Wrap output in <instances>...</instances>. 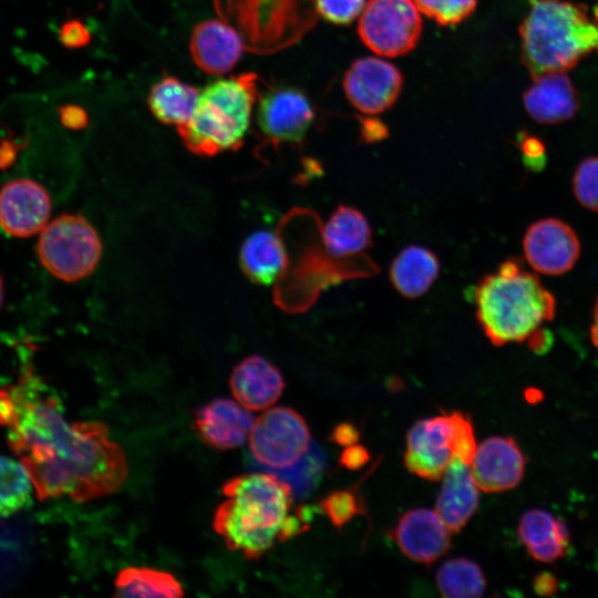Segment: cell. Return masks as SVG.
<instances>
[{"mask_svg": "<svg viewBox=\"0 0 598 598\" xmlns=\"http://www.w3.org/2000/svg\"><path fill=\"white\" fill-rule=\"evenodd\" d=\"M322 235L326 248L334 257L357 255L372 244L368 219L359 209L349 205H340L334 209Z\"/></svg>", "mask_w": 598, "mask_h": 598, "instance_id": "obj_25", "label": "cell"}, {"mask_svg": "<svg viewBox=\"0 0 598 598\" xmlns=\"http://www.w3.org/2000/svg\"><path fill=\"white\" fill-rule=\"evenodd\" d=\"M526 457L512 436L495 435L484 440L472 461V474L485 493H501L516 487L523 480Z\"/></svg>", "mask_w": 598, "mask_h": 598, "instance_id": "obj_16", "label": "cell"}, {"mask_svg": "<svg viewBox=\"0 0 598 598\" xmlns=\"http://www.w3.org/2000/svg\"><path fill=\"white\" fill-rule=\"evenodd\" d=\"M256 120L267 144H299L315 120L308 96L292 86H269L257 100Z\"/></svg>", "mask_w": 598, "mask_h": 598, "instance_id": "obj_10", "label": "cell"}, {"mask_svg": "<svg viewBox=\"0 0 598 598\" xmlns=\"http://www.w3.org/2000/svg\"><path fill=\"white\" fill-rule=\"evenodd\" d=\"M318 14L334 24H349L361 14L365 0H316Z\"/></svg>", "mask_w": 598, "mask_h": 598, "instance_id": "obj_35", "label": "cell"}, {"mask_svg": "<svg viewBox=\"0 0 598 598\" xmlns=\"http://www.w3.org/2000/svg\"><path fill=\"white\" fill-rule=\"evenodd\" d=\"M386 128L384 124L374 120L365 118L362 121V134L367 141H379L385 136Z\"/></svg>", "mask_w": 598, "mask_h": 598, "instance_id": "obj_43", "label": "cell"}, {"mask_svg": "<svg viewBox=\"0 0 598 598\" xmlns=\"http://www.w3.org/2000/svg\"><path fill=\"white\" fill-rule=\"evenodd\" d=\"M573 190L586 208L598 212V156L584 159L575 171Z\"/></svg>", "mask_w": 598, "mask_h": 598, "instance_id": "obj_33", "label": "cell"}, {"mask_svg": "<svg viewBox=\"0 0 598 598\" xmlns=\"http://www.w3.org/2000/svg\"><path fill=\"white\" fill-rule=\"evenodd\" d=\"M200 92L176 76L164 75L150 90L147 104L152 114L164 124H185L192 117Z\"/></svg>", "mask_w": 598, "mask_h": 598, "instance_id": "obj_26", "label": "cell"}, {"mask_svg": "<svg viewBox=\"0 0 598 598\" xmlns=\"http://www.w3.org/2000/svg\"><path fill=\"white\" fill-rule=\"evenodd\" d=\"M217 16L247 51L268 55L299 42L317 23L316 0H214Z\"/></svg>", "mask_w": 598, "mask_h": 598, "instance_id": "obj_6", "label": "cell"}, {"mask_svg": "<svg viewBox=\"0 0 598 598\" xmlns=\"http://www.w3.org/2000/svg\"><path fill=\"white\" fill-rule=\"evenodd\" d=\"M533 588L540 596H551L558 589V581L553 574L540 573L535 577Z\"/></svg>", "mask_w": 598, "mask_h": 598, "instance_id": "obj_41", "label": "cell"}, {"mask_svg": "<svg viewBox=\"0 0 598 598\" xmlns=\"http://www.w3.org/2000/svg\"><path fill=\"white\" fill-rule=\"evenodd\" d=\"M27 373L0 389V425L25 467L39 501L70 496L78 503L105 497L126 481L123 448L99 421L69 423L55 396Z\"/></svg>", "mask_w": 598, "mask_h": 598, "instance_id": "obj_1", "label": "cell"}, {"mask_svg": "<svg viewBox=\"0 0 598 598\" xmlns=\"http://www.w3.org/2000/svg\"><path fill=\"white\" fill-rule=\"evenodd\" d=\"M50 213L48 192L32 179H13L0 189V227L13 237L23 238L41 231Z\"/></svg>", "mask_w": 598, "mask_h": 598, "instance_id": "obj_14", "label": "cell"}, {"mask_svg": "<svg viewBox=\"0 0 598 598\" xmlns=\"http://www.w3.org/2000/svg\"><path fill=\"white\" fill-rule=\"evenodd\" d=\"M239 262L245 276L252 282L271 285L287 266L285 244L271 231H255L245 239Z\"/></svg>", "mask_w": 598, "mask_h": 598, "instance_id": "obj_23", "label": "cell"}, {"mask_svg": "<svg viewBox=\"0 0 598 598\" xmlns=\"http://www.w3.org/2000/svg\"><path fill=\"white\" fill-rule=\"evenodd\" d=\"M254 421L250 411L240 403L217 398L195 412L194 427L206 445L217 450H231L248 440Z\"/></svg>", "mask_w": 598, "mask_h": 598, "instance_id": "obj_17", "label": "cell"}, {"mask_svg": "<svg viewBox=\"0 0 598 598\" xmlns=\"http://www.w3.org/2000/svg\"><path fill=\"white\" fill-rule=\"evenodd\" d=\"M527 344L534 352L544 353L550 349L553 336L548 330L539 328L528 337Z\"/></svg>", "mask_w": 598, "mask_h": 598, "instance_id": "obj_42", "label": "cell"}, {"mask_svg": "<svg viewBox=\"0 0 598 598\" xmlns=\"http://www.w3.org/2000/svg\"><path fill=\"white\" fill-rule=\"evenodd\" d=\"M524 163L533 169L542 168L545 164L546 148L536 136L524 133L518 138Z\"/></svg>", "mask_w": 598, "mask_h": 598, "instance_id": "obj_37", "label": "cell"}, {"mask_svg": "<svg viewBox=\"0 0 598 598\" xmlns=\"http://www.w3.org/2000/svg\"><path fill=\"white\" fill-rule=\"evenodd\" d=\"M518 538L529 556L540 563H553L564 557L570 544L565 523L540 508L526 511L520 516Z\"/></svg>", "mask_w": 598, "mask_h": 598, "instance_id": "obj_22", "label": "cell"}, {"mask_svg": "<svg viewBox=\"0 0 598 598\" xmlns=\"http://www.w3.org/2000/svg\"><path fill=\"white\" fill-rule=\"evenodd\" d=\"M358 33L378 55H404L421 38L420 11L413 0H369L360 14Z\"/></svg>", "mask_w": 598, "mask_h": 598, "instance_id": "obj_9", "label": "cell"}, {"mask_svg": "<svg viewBox=\"0 0 598 598\" xmlns=\"http://www.w3.org/2000/svg\"><path fill=\"white\" fill-rule=\"evenodd\" d=\"M370 461L367 447L359 444L346 446L340 455V464L348 470H359Z\"/></svg>", "mask_w": 598, "mask_h": 598, "instance_id": "obj_39", "label": "cell"}, {"mask_svg": "<svg viewBox=\"0 0 598 598\" xmlns=\"http://www.w3.org/2000/svg\"><path fill=\"white\" fill-rule=\"evenodd\" d=\"M590 337L594 346L598 350V298L594 309V319L590 328Z\"/></svg>", "mask_w": 598, "mask_h": 598, "instance_id": "obj_45", "label": "cell"}, {"mask_svg": "<svg viewBox=\"0 0 598 598\" xmlns=\"http://www.w3.org/2000/svg\"><path fill=\"white\" fill-rule=\"evenodd\" d=\"M14 154V144L11 141H3L0 145V164H7L12 161Z\"/></svg>", "mask_w": 598, "mask_h": 598, "instance_id": "obj_44", "label": "cell"}, {"mask_svg": "<svg viewBox=\"0 0 598 598\" xmlns=\"http://www.w3.org/2000/svg\"><path fill=\"white\" fill-rule=\"evenodd\" d=\"M427 18L443 27L456 25L476 9L477 0H413Z\"/></svg>", "mask_w": 598, "mask_h": 598, "instance_id": "obj_31", "label": "cell"}, {"mask_svg": "<svg viewBox=\"0 0 598 598\" xmlns=\"http://www.w3.org/2000/svg\"><path fill=\"white\" fill-rule=\"evenodd\" d=\"M520 59L532 79L567 72L598 51V23L581 3L533 0L519 25Z\"/></svg>", "mask_w": 598, "mask_h": 598, "instance_id": "obj_4", "label": "cell"}, {"mask_svg": "<svg viewBox=\"0 0 598 598\" xmlns=\"http://www.w3.org/2000/svg\"><path fill=\"white\" fill-rule=\"evenodd\" d=\"M452 426L453 457L471 465L476 452V440L472 419L454 410L447 413Z\"/></svg>", "mask_w": 598, "mask_h": 598, "instance_id": "obj_34", "label": "cell"}, {"mask_svg": "<svg viewBox=\"0 0 598 598\" xmlns=\"http://www.w3.org/2000/svg\"><path fill=\"white\" fill-rule=\"evenodd\" d=\"M319 509L337 529L344 527L355 516L365 514L363 499L352 488L331 492L320 501Z\"/></svg>", "mask_w": 598, "mask_h": 598, "instance_id": "obj_30", "label": "cell"}, {"mask_svg": "<svg viewBox=\"0 0 598 598\" xmlns=\"http://www.w3.org/2000/svg\"><path fill=\"white\" fill-rule=\"evenodd\" d=\"M306 420L293 409L275 406L255 419L248 436L251 456L272 473L295 467L312 446Z\"/></svg>", "mask_w": 598, "mask_h": 598, "instance_id": "obj_8", "label": "cell"}, {"mask_svg": "<svg viewBox=\"0 0 598 598\" xmlns=\"http://www.w3.org/2000/svg\"><path fill=\"white\" fill-rule=\"evenodd\" d=\"M2 302H3V282H2V278L0 276V308L2 306Z\"/></svg>", "mask_w": 598, "mask_h": 598, "instance_id": "obj_46", "label": "cell"}, {"mask_svg": "<svg viewBox=\"0 0 598 598\" xmlns=\"http://www.w3.org/2000/svg\"><path fill=\"white\" fill-rule=\"evenodd\" d=\"M594 20L598 23V3L596 4L594 10Z\"/></svg>", "mask_w": 598, "mask_h": 598, "instance_id": "obj_47", "label": "cell"}, {"mask_svg": "<svg viewBox=\"0 0 598 598\" xmlns=\"http://www.w3.org/2000/svg\"><path fill=\"white\" fill-rule=\"evenodd\" d=\"M342 86L351 105L367 115L389 110L398 100L403 76L392 63L373 56L357 59L346 71Z\"/></svg>", "mask_w": 598, "mask_h": 598, "instance_id": "obj_11", "label": "cell"}, {"mask_svg": "<svg viewBox=\"0 0 598 598\" xmlns=\"http://www.w3.org/2000/svg\"><path fill=\"white\" fill-rule=\"evenodd\" d=\"M476 319L497 347L522 342L555 317L554 296L514 260L502 262L473 291Z\"/></svg>", "mask_w": 598, "mask_h": 598, "instance_id": "obj_3", "label": "cell"}, {"mask_svg": "<svg viewBox=\"0 0 598 598\" xmlns=\"http://www.w3.org/2000/svg\"><path fill=\"white\" fill-rule=\"evenodd\" d=\"M59 118L63 126L71 130L86 127L89 117L86 111L78 104H64L58 109Z\"/></svg>", "mask_w": 598, "mask_h": 598, "instance_id": "obj_38", "label": "cell"}, {"mask_svg": "<svg viewBox=\"0 0 598 598\" xmlns=\"http://www.w3.org/2000/svg\"><path fill=\"white\" fill-rule=\"evenodd\" d=\"M452 439L447 412L419 420L406 435L404 466L421 478L441 480L453 458Z\"/></svg>", "mask_w": 598, "mask_h": 598, "instance_id": "obj_12", "label": "cell"}, {"mask_svg": "<svg viewBox=\"0 0 598 598\" xmlns=\"http://www.w3.org/2000/svg\"><path fill=\"white\" fill-rule=\"evenodd\" d=\"M389 536L406 557L424 565L439 560L451 547L448 527L437 512L429 508L405 512Z\"/></svg>", "mask_w": 598, "mask_h": 598, "instance_id": "obj_15", "label": "cell"}, {"mask_svg": "<svg viewBox=\"0 0 598 598\" xmlns=\"http://www.w3.org/2000/svg\"><path fill=\"white\" fill-rule=\"evenodd\" d=\"M329 439L337 445L346 447L358 443L360 431L353 423L342 422L334 426Z\"/></svg>", "mask_w": 598, "mask_h": 598, "instance_id": "obj_40", "label": "cell"}, {"mask_svg": "<svg viewBox=\"0 0 598 598\" xmlns=\"http://www.w3.org/2000/svg\"><path fill=\"white\" fill-rule=\"evenodd\" d=\"M245 50L238 32L220 18L197 23L190 34L192 59L208 74L223 75L230 72Z\"/></svg>", "mask_w": 598, "mask_h": 598, "instance_id": "obj_18", "label": "cell"}, {"mask_svg": "<svg viewBox=\"0 0 598 598\" xmlns=\"http://www.w3.org/2000/svg\"><path fill=\"white\" fill-rule=\"evenodd\" d=\"M323 465V455L312 444L310 451L299 464L277 475L291 485L293 494L303 495L318 482Z\"/></svg>", "mask_w": 598, "mask_h": 598, "instance_id": "obj_32", "label": "cell"}, {"mask_svg": "<svg viewBox=\"0 0 598 598\" xmlns=\"http://www.w3.org/2000/svg\"><path fill=\"white\" fill-rule=\"evenodd\" d=\"M440 262L436 255L426 247L411 245L403 248L390 266L393 287L410 299L424 295L437 279Z\"/></svg>", "mask_w": 598, "mask_h": 598, "instance_id": "obj_24", "label": "cell"}, {"mask_svg": "<svg viewBox=\"0 0 598 598\" xmlns=\"http://www.w3.org/2000/svg\"><path fill=\"white\" fill-rule=\"evenodd\" d=\"M59 41L66 49H80L91 41L89 29L78 19H70L62 23L59 30Z\"/></svg>", "mask_w": 598, "mask_h": 598, "instance_id": "obj_36", "label": "cell"}, {"mask_svg": "<svg viewBox=\"0 0 598 598\" xmlns=\"http://www.w3.org/2000/svg\"><path fill=\"white\" fill-rule=\"evenodd\" d=\"M478 489L470 465L453 457L436 501V512L451 532H461L477 511Z\"/></svg>", "mask_w": 598, "mask_h": 598, "instance_id": "obj_21", "label": "cell"}, {"mask_svg": "<svg viewBox=\"0 0 598 598\" xmlns=\"http://www.w3.org/2000/svg\"><path fill=\"white\" fill-rule=\"evenodd\" d=\"M37 252L54 277L76 281L87 277L102 255L99 234L80 214H63L41 230Z\"/></svg>", "mask_w": 598, "mask_h": 598, "instance_id": "obj_7", "label": "cell"}, {"mask_svg": "<svg viewBox=\"0 0 598 598\" xmlns=\"http://www.w3.org/2000/svg\"><path fill=\"white\" fill-rule=\"evenodd\" d=\"M523 248L532 268L546 275L569 271L580 255L576 233L557 218H545L530 225L524 236Z\"/></svg>", "mask_w": 598, "mask_h": 598, "instance_id": "obj_13", "label": "cell"}, {"mask_svg": "<svg viewBox=\"0 0 598 598\" xmlns=\"http://www.w3.org/2000/svg\"><path fill=\"white\" fill-rule=\"evenodd\" d=\"M435 580L441 595L448 598L481 597L486 589L482 568L465 557L451 558L442 564Z\"/></svg>", "mask_w": 598, "mask_h": 598, "instance_id": "obj_28", "label": "cell"}, {"mask_svg": "<svg viewBox=\"0 0 598 598\" xmlns=\"http://www.w3.org/2000/svg\"><path fill=\"white\" fill-rule=\"evenodd\" d=\"M258 83L256 73L244 72L205 86L189 121L177 127L186 148L199 156L237 150L250 125Z\"/></svg>", "mask_w": 598, "mask_h": 598, "instance_id": "obj_5", "label": "cell"}, {"mask_svg": "<svg viewBox=\"0 0 598 598\" xmlns=\"http://www.w3.org/2000/svg\"><path fill=\"white\" fill-rule=\"evenodd\" d=\"M221 492L226 499L215 511L213 527L229 549L248 559L261 557L276 540L303 533L315 512L302 506L291 515L292 487L269 471L235 476Z\"/></svg>", "mask_w": 598, "mask_h": 598, "instance_id": "obj_2", "label": "cell"}, {"mask_svg": "<svg viewBox=\"0 0 598 598\" xmlns=\"http://www.w3.org/2000/svg\"><path fill=\"white\" fill-rule=\"evenodd\" d=\"M523 103L536 122L558 124L576 115L579 96L566 72H557L533 79L523 94Z\"/></svg>", "mask_w": 598, "mask_h": 598, "instance_id": "obj_19", "label": "cell"}, {"mask_svg": "<svg viewBox=\"0 0 598 598\" xmlns=\"http://www.w3.org/2000/svg\"><path fill=\"white\" fill-rule=\"evenodd\" d=\"M118 597H181V582L167 571L150 567H127L118 571L115 581Z\"/></svg>", "mask_w": 598, "mask_h": 598, "instance_id": "obj_27", "label": "cell"}, {"mask_svg": "<svg viewBox=\"0 0 598 598\" xmlns=\"http://www.w3.org/2000/svg\"><path fill=\"white\" fill-rule=\"evenodd\" d=\"M229 384L236 401L249 411L268 409L285 389L278 368L258 354L245 358L234 368Z\"/></svg>", "mask_w": 598, "mask_h": 598, "instance_id": "obj_20", "label": "cell"}, {"mask_svg": "<svg viewBox=\"0 0 598 598\" xmlns=\"http://www.w3.org/2000/svg\"><path fill=\"white\" fill-rule=\"evenodd\" d=\"M32 491V481L22 463L0 455V517L28 505Z\"/></svg>", "mask_w": 598, "mask_h": 598, "instance_id": "obj_29", "label": "cell"}]
</instances>
